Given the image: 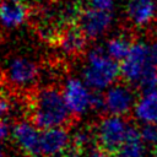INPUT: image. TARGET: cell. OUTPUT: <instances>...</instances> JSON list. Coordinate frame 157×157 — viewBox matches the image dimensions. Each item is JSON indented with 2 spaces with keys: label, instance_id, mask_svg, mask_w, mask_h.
I'll return each mask as SVG.
<instances>
[{
  "label": "cell",
  "instance_id": "484cf974",
  "mask_svg": "<svg viewBox=\"0 0 157 157\" xmlns=\"http://www.w3.org/2000/svg\"><path fill=\"white\" fill-rule=\"evenodd\" d=\"M0 157H5V153H4V151L0 148Z\"/></svg>",
  "mask_w": 157,
  "mask_h": 157
},
{
  "label": "cell",
  "instance_id": "9c48e42d",
  "mask_svg": "<svg viewBox=\"0 0 157 157\" xmlns=\"http://www.w3.org/2000/svg\"><path fill=\"white\" fill-rule=\"evenodd\" d=\"M6 77L10 83L16 87H28L38 80L39 67L33 60L17 56L9 61L6 66Z\"/></svg>",
  "mask_w": 157,
  "mask_h": 157
},
{
  "label": "cell",
  "instance_id": "7c38bea8",
  "mask_svg": "<svg viewBox=\"0 0 157 157\" xmlns=\"http://www.w3.org/2000/svg\"><path fill=\"white\" fill-rule=\"evenodd\" d=\"M156 4L153 0H129L126 5V15L129 20L137 27L147 26L156 16Z\"/></svg>",
  "mask_w": 157,
  "mask_h": 157
},
{
  "label": "cell",
  "instance_id": "3957f363",
  "mask_svg": "<svg viewBox=\"0 0 157 157\" xmlns=\"http://www.w3.org/2000/svg\"><path fill=\"white\" fill-rule=\"evenodd\" d=\"M129 126L130 124H128L123 115H104L93 130L98 147L115 155L125 141Z\"/></svg>",
  "mask_w": 157,
  "mask_h": 157
},
{
  "label": "cell",
  "instance_id": "ba28073f",
  "mask_svg": "<svg viewBox=\"0 0 157 157\" xmlns=\"http://www.w3.org/2000/svg\"><path fill=\"white\" fill-rule=\"evenodd\" d=\"M113 17L110 11L90 7L81 12L78 17V27L87 39H98L112 26Z\"/></svg>",
  "mask_w": 157,
  "mask_h": 157
},
{
  "label": "cell",
  "instance_id": "d6986e66",
  "mask_svg": "<svg viewBox=\"0 0 157 157\" xmlns=\"http://www.w3.org/2000/svg\"><path fill=\"white\" fill-rule=\"evenodd\" d=\"M141 137L145 144L152 145L153 147L157 145V125L155 123H146L140 129Z\"/></svg>",
  "mask_w": 157,
  "mask_h": 157
},
{
  "label": "cell",
  "instance_id": "52a82bcc",
  "mask_svg": "<svg viewBox=\"0 0 157 157\" xmlns=\"http://www.w3.org/2000/svg\"><path fill=\"white\" fill-rule=\"evenodd\" d=\"M40 134L39 129L33 121L20 120L12 126L11 137L16 146L29 157L40 156Z\"/></svg>",
  "mask_w": 157,
  "mask_h": 157
},
{
  "label": "cell",
  "instance_id": "7402d4cb",
  "mask_svg": "<svg viewBox=\"0 0 157 157\" xmlns=\"http://www.w3.org/2000/svg\"><path fill=\"white\" fill-rule=\"evenodd\" d=\"M11 105H10V102L4 98V97H0V119H4L6 117V114L9 113Z\"/></svg>",
  "mask_w": 157,
  "mask_h": 157
},
{
  "label": "cell",
  "instance_id": "44dd1931",
  "mask_svg": "<svg viewBox=\"0 0 157 157\" xmlns=\"http://www.w3.org/2000/svg\"><path fill=\"white\" fill-rule=\"evenodd\" d=\"M12 134V126L4 119H0V142L6 141Z\"/></svg>",
  "mask_w": 157,
  "mask_h": 157
},
{
  "label": "cell",
  "instance_id": "8fae6325",
  "mask_svg": "<svg viewBox=\"0 0 157 157\" xmlns=\"http://www.w3.org/2000/svg\"><path fill=\"white\" fill-rule=\"evenodd\" d=\"M28 11L21 0L0 1V25L5 28H16L27 18Z\"/></svg>",
  "mask_w": 157,
  "mask_h": 157
},
{
  "label": "cell",
  "instance_id": "4fadbf2b",
  "mask_svg": "<svg viewBox=\"0 0 157 157\" xmlns=\"http://www.w3.org/2000/svg\"><path fill=\"white\" fill-rule=\"evenodd\" d=\"M135 118L146 124V123H157V90L145 92L134 105Z\"/></svg>",
  "mask_w": 157,
  "mask_h": 157
},
{
  "label": "cell",
  "instance_id": "4316f807",
  "mask_svg": "<svg viewBox=\"0 0 157 157\" xmlns=\"http://www.w3.org/2000/svg\"><path fill=\"white\" fill-rule=\"evenodd\" d=\"M52 1H58V0H52Z\"/></svg>",
  "mask_w": 157,
  "mask_h": 157
},
{
  "label": "cell",
  "instance_id": "7a4b0ae2",
  "mask_svg": "<svg viewBox=\"0 0 157 157\" xmlns=\"http://www.w3.org/2000/svg\"><path fill=\"white\" fill-rule=\"evenodd\" d=\"M120 76V64L110 58L103 47L91 48L82 64L81 77L96 92L114 85Z\"/></svg>",
  "mask_w": 157,
  "mask_h": 157
},
{
  "label": "cell",
  "instance_id": "ac0fdd59",
  "mask_svg": "<svg viewBox=\"0 0 157 157\" xmlns=\"http://www.w3.org/2000/svg\"><path fill=\"white\" fill-rule=\"evenodd\" d=\"M93 139H94V132L90 131L86 128H77L71 132V145L81 151L86 148Z\"/></svg>",
  "mask_w": 157,
  "mask_h": 157
},
{
  "label": "cell",
  "instance_id": "cb8c5ba5",
  "mask_svg": "<svg viewBox=\"0 0 157 157\" xmlns=\"http://www.w3.org/2000/svg\"><path fill=\"white\" fill-rule=\"evenodd\" d=\"M151 59L153 64L157 66V40H155L153 44L151 45Z\"/></svg>",
  "mask_w": 157,
  "mask_h": 157
},
{
  "label": "cell",
  "instance_id": "5bb4252c",
  "mask_svg": "<svg viewBox=\"0 0 157 157\" xmlns=\"http://www.w3.org/2000/svg\"><path fill=\"white\" fill-rule=\"evenodd\" d=\"M144 140L141 137V132L134 125H130L128 129V134L125 141L117 151L115 157H144L145 146Z\"/></svg>",
  "mask_w": 157,
  "mask_h": 157
},
{
  "label": "cell",
  "instance_id": "f1b7e54d",
  "mask_svg": "<svg viewBox=\"0 0 157 157\" xmlns=\"http://www.w3.org/2000/svg\"><path fill=\"white\" fill-rule=\"evenodd\" d=\"M21 1H22V0H21Z\"/></svg>",
  "mask_w": 157,
  "mask_h": 157
},
{
  "label": "cell",
  "instance_id": "2e32d148",
  "mask_svg": "<svg viewBox=\"0 0 157 157\" xmlns=\"http://www.w3.org/2000/svg\"><path fill=\"white\" fill-rule=\"evenodd\" d=\"M132 44L134 42H131V39L128 36L119 34V36H115L108 39L104 49L110 58H113L118 63H121L130 53Z\"/></svg>",
  "mask_w": 157,
  "mask_h": 157
},
{
  "label": "cell",
  "instance_id": "277c9868",
  "mask_svg": "<svg viewBox=\"0 0 157 157\" xmlns=\"http://www.w3.org/2000/svg\"><path fill=\"white\" fill-rule=\"evenodd\" d=\"M61 92L72 115L82 117L92 110L94 91L88 87L82 77H67L63 85Z\"/></svg>",
  "mask_w": 157,
  "mask_h": 157
},
{
  "label": "cell",
  "instance_id": "30bf717a",
  "mask_svg": "<svg viewBox=\"0 0 157 157\" xmlns=\"http://www.w3.org/2000/svg\"><path fill=\"white\" fill-rule=\"evenodd\" d=\"M70 146H71V134L64 126L42 130L40 156L63 157L64 153L70 148Z\"/></svg>",
  "mask_w": 157,
  "mask_h": 157
},
{
  "label": "cell",
  "instance_id": "5b68a950",
  "mask_svg": "<svg viewBox=\"0 0 157 157\" xmlns=\"http://www.w3.org/2000/svg\"><path fill=\"white\" fill-rule=\"evenodd\" d=\"M152 63L151 47L144 42H134L130 53L120 63V76L124 82L136 87L141 76Z\"/></svg>",
  "mask_w": 157,
  "mask_h": 157
},
{
  "label": "cell",
  "instance_id": "ffe728a7",
  "mask_svg": "<svg viewBox=\"0 0 157 157\" xmlns=\"http://www.w3.org/2000/svg\"><path fill=\"white\" fill-rule=\"evenodd\" d=\"M87 1L90 7L104 10V11H110L114 5V0H87Z\"/></svg>",
  "mask_w": 157,
  "mask_h": 157
},
{
  "label": "cell",
  "instance_id": "9a60e30c",
  "mask_svg": "<svg viewBox=\"0 0 157 157\" xmlns=\"http://www.w3.org/2000/svg\"><path fill=\"white\" fill-rule=\"evenodd\" d=\"M86 40L87 38L81 31V28L76 26H71L60 36L59 45L61 50L65 52L66 54H77L85 49Z\"/></svg>",
  "mask_w": 157,
  "mask_h": 157
},
{
  "label": "cell",
  "instance_id": "6da1fadb",
  "mask_svg": "<svg viewBox=\"0 0 157 157\" xmlns=\"http://www.w3.org/2000/svg\"><path fill=\"white\" fill-rule=\"evenodd\" d=\"M32 121L42 130L61 128L72 117L63 92L55 87H44L36 92L32 99Z\"/></svg>",
  "mask_w": 157,
  "mask_h": 157
},
{
  "label": "cell",
  "instance_id": "83f0119b",
  "mask_svg": "<svg viewBox=\"0 0 157 157\" xmlns=\"http://www.w3.org/2000/svg\"><path fill=\"white\" fill-rule=\"evenodd\" d=\"M40 157H43V156H40Z\"/></svg>",
  "mask_w": 157,
  "mask_h": 157
},
{
  "label": "cell",
  "instance_id": "d4e9b609",
  "mask_svg": "<svg viewBox=\"0 0 157 157\" xmlns=\"http://www.w3.org/2000/svg\"><path fill=\"white\" fill-rule=\"evenodd\" d=\"M153 157H157V145H156L155 148H153Z\"/></svg>",
  "mask_w": 157,
  "mask_h": 157
},
{
  "label": "cell",
  "instance_id": "8992f818",
  "mask_svg": "<svg viewBox=\"0 0 157 157\" xmlns=\"http://www.w3.org/2000/svg\"><path fill=\"white\" fill-rule=\"evenodd\" d=\"M104 96V107L105 113L113 115L125 117L130 110L134 109L136 103L135 93L130 85L125 83H114L103 93Z\"/></svg>",
  "mask_w": 157,
  "mask_h": 157
},
{
  "label": "cell",
  "instance_id": "e0dca14e",
  "mask_svg": "<svg viewBox=\"0 0 157 157\" xmlns=\"http://www.w3.org/2000/svg\"><path fill=\"white\" fill-rule=\"evenodd\" d=\"M136 88H139L144 93L157 90V66L153 63L146 69L140 81L137 82Z\"/></svg>",
  "mask_w": 157,
  "mask_h": 157
},
{
  "label": "cell",
  "instance_id": "603a6c76",
  "mask_svg": "<svg viewBox=\"0 0 157 157\" xmlns=\"http://www.w3.org/2000/svg\"><path fill=\"white\" fill-rule=\"evenodd\" d=\"M88 157H113V156H112V153L104 151L103 148L97 147V148H92V150L90 151Z\"/></svg>",
  "mask_w": 157,
  "mask_h": 157
}]
</instances>
